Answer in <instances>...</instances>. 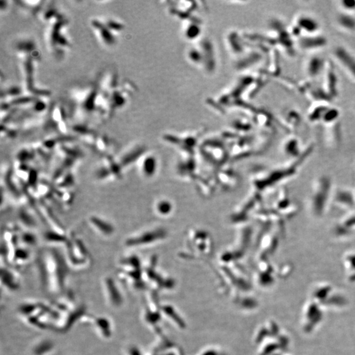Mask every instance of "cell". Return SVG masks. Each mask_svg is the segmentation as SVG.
Masks as SVG:
<instances>
[{"label": "cell", "mask_w": 355, "mask_h": 355, "mask_svg": "<svg viewBox=\"0 0 355 355\" xmlns=\"http://www.w3.org/2000/svg\"><path fill=\"white\" fill-rule=\"evenodd\" d=\"M15 51L21 78V88L24 93L35 97L50 98V91L39 88L36 81L41 55L35 40L30 38L18 40Z\"/></svg>", "instance_id": "2"}, {"label": "cell", "mask_w": 355, "mask_h": 355, "mask_svg": "<svg viewBox=\"0 0 355 355\" xmlns=\"http://www.w3.org/2000/svg\"><path fill=\"white\" fill-rule=\"evenodd\" d=\"M90 28L102 46L112 48L117 44L118 37L123 32L124 24L114 17H95L90 20Z\"/></svg>", "instance_id": "3"}, {"label": "cell", "mask_w": 355, "mask_h": 355, "mask_svg": "<svg viewBox=\"0 0 355 355\" xmlns=\"http://www.w3.org/2000/svg\"><path fill=\"white\" fill-rule=\"evenodd\" d=\"M105 296L107 303L113 307H120L122 303L121 292L118 290L117 285L111 278H106L104 282Z\"/></svg>", "instance_id": "4"}, {"label": "cell", "mask_w": 355, "mask_h": 355, "mask_svg": "<svg viewBox=\"0 0 355 355\" xmlns=\"http://www.w3.org/2000/svg\"><path fill=\"white\" fill-rule=\"evenodd\" d=\"M89 222L102 235L110 236L115 232V228L109 221L104 219L98 216H91L89 218Z\"/></svg>", "instance_id": "5"}, {"label": "cell", "mask_w": 355, "mask_h": 355, "mask_svg": "<svg viewBox=\"0 0 355 355\" xmlns=\"http://www.w3.org/2000/svg\"><path fill=\"white\" fill-rule=\"evenodd\" d=\"M39 15L45 24L44 39L47 50L57 59H61L72 47L68 33V18L53 3L44 5Z\"/></svg>", "instance_id": "1"}]
</instances>
